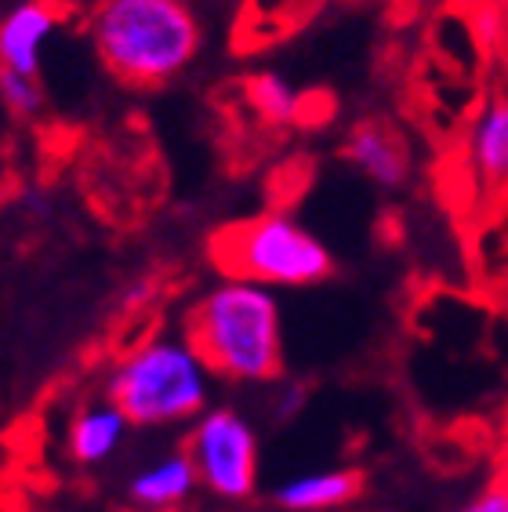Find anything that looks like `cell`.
<instances>
[{
    "mask_svg": "<svg viewBox=\"0 0 508 512\" xmlns=\"http://www.w3.org/2000/svg\"><path fill=\"white\" fill-rule=\"evenodd\" d=\"M215 378L236 385L280 382L284 371V316L269 287L222 276L189 309L182 327Z\"/></svg>",
    "mask_w": 508,
    "mask_h": 512,
    "instance_id": "1",
    "label": "cell"
},
{
    "mask_svg": "<svg viewBox=\"0 0 508 512\" xmlns=\"http://www.w3.org/2000/svg\"><path fill=\"white\" fill-rule=\"evenodd\" d=\"M98 62L127 88H160L193 66L200 19L189 0H98L88 19Z\"/></svg>",
    "mask_w": 508,
    "mask_h": 512,
    "instance_id": "2",
    "label": "cell"
},
{
    "mask_svg": "<svg viewBox=\"0 0 508 512\" xmlns=\"http://www.w3.org/2000/svg\"><path fill=\"white\" fill-rule=\"evenodd\" d=\"M211 393L215 371L186 331L142 338L109 367L106 378V396L135 429H175L196 422L211 407Z\"/></svg>",
    "mask_w": 508,
    "mask_h": 512,
    "instance_id": "3",
    "label": "cell"
},
{
    "mask_svg": "<svg viewBox=\"0 0 508 512\" xmlns=\"http://www.w3.org/2000/svg\"><path fill=\"white\" fill-rule=\"evenodd\" d=\"M211 262L222 276L262 287H313L334 273L327 244L287 211H262L225 226L211 240Z\"/></svg>",
    "mask_w": 508,
    "mask_h": 512,
    "instance_id": "4",
    "label": "cell"
},
{
    "mask_svg": "<svg viewBox=\"0 0 508 512\" xmlns=\"http://www.w3.org/2000/svg\"><path fill=\"white\" fill-rule=\"evenodd\" d=\"M182 447L196 469L200 491L211 502L244 505L258 494L262 454H258V433L244 411L211 404L196 422L186 425Z\"/></svg>",
    "mask_w": 508,
    "mask_h": 512,
    "instance_id": "5",
    "label": "cell"
},
{
    "mask_svg": "<svg viewBox=\"0 0 508 512\" xmlns=\"http://www.w3.org/2000/svg\"><path fill=\"white\" fill-rule=\"evenodd\" d=\"M196 491L200 480L186 447L149 458L124 480V502L135 512H182L189 509Z\"/></svg>",
    "mask_w": 508,
    "mask_h": 512,
    "instance_id": "6",
    "label": "cell"
},
{
    "mask_svg": "<svg viewBox=\"0 0 508 512\" xmlns=\"http://www.w3.org/2000/svg\"><path fill=\"white\" fill-rule=\"evenodd\" d=\"M59 30V8L48 0H22L0 22V69L40 77L44 48Z\"/></svg>",
    "mask_w": 508,
    "mask_h": 512,
    "instance_id": "7",
    "label": "cell"
},
{
    "mask_svg": "<svg viewBox=\"0 0 508 512\" xmlns=\"http://www.w3.org/2000/svg\"><path fill=\"white\" fill-rule=\"evenodd\" d=\"M345 160L360 171L367 182L381 189H400L411 178V149L403 135L381 120H367L345 135Z\"/></svg>",
    "mask_w": 508,
    "mask_h": 512,
    "instance_id": "8",
    "label": "cell"
},
{
    "mask_svg": "<svg viewBox=\"0 0 508 512\" xmlns=\"http://www.w3.org/2000/svg\"><path fill=\"white\" fill-rule=\"evenodd\" d=\"M363 494V476L356 469H313L280 480L269 491L276 512H349Z\"/></svg>",
    "mask_w": 508,
    "mask_h": 512,
    "instance_id": "9",
    "label": "cell"
},
{
    "mask_svg": "<svg viewBox=\"0 0 508 512\" xmlns=\"http://www.w3.org/2000/svg\"><path fill=\"white\" fill-rule=\"evenodd\" d=\"M131 418L120 411L113 400H91L84 404L77 414H73V422L66 429V451L69 458L84 469H95V465H106L109 458H117L120 447L127 444V436H131Z\"/></svg>",
    "mask_w": 508,
    "mask_h": 512,
    "instance_id": "10",
    "label": "cell"
},
{
    "mask_svg": "<svg viewBox=\"0 0 508 512\" xmlns=\"http://www.w3.org/2000/svg\"><path fill=\"white\" fill-rule=\"evenodd\" d=\"M465 157L483 186L508 189V95L479 109L465 135Z\"/></svg>",
    "mask_w": 508,
    "mask_h": 512,
    "instance_id": "11",
    "label": "cell"
},
{
    "mask_svg": "<svg viewBox=\"0 0 508 512\" xmlns=\"http://www.w3.org/2000/svg\"><path fill=\"white\" fill-rule=\"evenodd\" d=\"M247 106L265 120V124H291L302 117V95L294 91V84L273 69L251 73L244 84Z\"/></svg>",
    "mask_w": 508,
    "mask_h": 512,
    "instance_id": "12",
    "label": "cell"
},
{
    "mask_svg": "<svg viewBox=\"0 0 508 512\" xmlns=\"http://www.w3.org/2000/svg\"><path fill=\"white\" fill-rule=\"evenodd\" d=\"M0 99L15 120H30L44 109V88L40 77H26V73H11L0 69Z\"/></svg>",
    "mask_w": 508,
    "mask_h": 512,
    "instance_id": "13",
    "label": "cell"
},
{
    "mask_svg": "<svg viewBox=\"0 0 508 512\" xmlns=\"http://www.w3.org/2000/svg\"><path fill=\"white\" fill-rule=\"evenodd\" d=\"M454 512H508V476H494L490 483H483L472 498L458 505Z\"/></svg>",
    "mask_w": 508,
    "mask_h": 512,
    "instance_id": "14",
    "label": "cell"
},
{
    "mask_svg": "<svg viewBox=\"0 0 508 512\" xmlns=\"http://www.w3.org/2000/svg\"><path fill=\"white\" fill-rule=\"evenodd\" d=\"M305 407V389L298 382H280L276 385V418L280 422H287V418H294V414Z\"/></svg>",
    "mask_w": 508,
    "mask_h": 512,
    "instance_id": "15",
    "label": "cell"
},
{
    "mask_svg": "<svg viewBox=\"0 0 508 512\" xmlns=\"http://www.w3.org/2000/svg\"><path fill=\"white\" fill-rule=\"evenodd\" d=\"M182 512H218V509H182Z\"/></svg>",
    "mask_w": 508,
    "mask_h": 512,
    "instance_id": "16",
    "label": "cell"
},
{
    "mask_svg": "<svg viewBox=\"0 0 508 512\" xmlns=\"http://www.w3.org/2000/svg\"><path fill=\"white\" fill-rule=\"evenodd\" d=\"M349 512H360V509H349Z\"/></svg>",
    "mask_w": 508,
    "mask_h": 512,
    "instance_id": "17",
    "label": "cell"
}]
</instances>
